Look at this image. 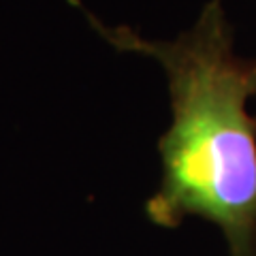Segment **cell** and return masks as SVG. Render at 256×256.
<instances>
[{"mask_svg": "<svg viewBox=\"0 0 256 256\" xmlns=\"http://www.w3.org/2000/svg\"><path fill=\"white\" fill-rule=\"evenodd\" d=\"M92 28L120 52L156 60L166 75L171 124L158 143L162 180L146 212L160 226L210 220L233 256H256V58L235 52L222 0H210L196 22L171 41L107 26L82 9Z\"/></svg>", "mask_w": 256, "mask_h": 256, "instance_id": "1", "label": "cell"}]
</instances>
